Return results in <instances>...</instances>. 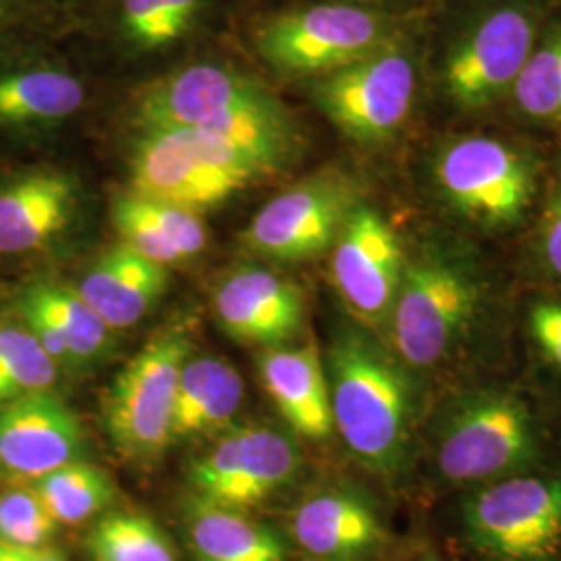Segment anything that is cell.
<instances>
[{
	"label": "cell",
	"mask_w": 561,
	"mask_h": 561,
	"mask_svg": "<svg viewBox=\"0 0 561 561\" xmlns=\"http://www.w3.org/2000/svg\"><path fill=\"white\" fill-rule=\"evenodd\" d=\"M256 366L264 391L294 435L324 442L335 433L327 370L317 341L308 337L262 350Z\"/></svg>",
	"instance_id": "20"
},
{
	"label": "cell",
	"mask_w": 561,
	"mask_h": 561,
	"mask_svg": "<svg viewBox=\"0 0 561 561\" xmlns=\"http://www.w3.org/2000/svg\"><path fill=\"white\" fill-rule=\"evenodd\" d=\"M59 526L32 486L23 484L0 493V541L21 547H48L57 537Z\"/></svg>",
	"instance_id": "31"
},
{
	"label": "cell",
	"mask_w": 561,
	"mask_h": 561,
	"mask_svg": "<svg viewBox=\"0 0 561 561\" xmlns=\"http://www.w3.org/2000/svg\"><path fill=\"white\" fill-rule=\"evenodd\" d=\"M419 62L401 38L340 71L308 81V99L341 136L360 146L393 140L412 117Z\"/></svg>",
	"instance_id": "9"
},
{
	"label": "cell",
	"mask_w": 561,
	"mask_h": 561,
	"mask_svg": "<svg viewBox=\"0 0 561 561\" xmlns=\"http://www.w3.org/2000/svg\"><path fill=\"white\" fill-rule=\"evenodd\" d=\"M433 183L463 221L489 231L524 221L539 194V169L514 141L497 136H460L437 148Z\"/></svg>",
	"instance_id": "7"
},
{
	"label": "cell",
	"mask_w": 561,
	"mask_h": 561,
	"mask_svg": "<svg viewBox=\"0 0 561 561\" xmlns=\"http://www.w3.org/2000/svg\"><path fill=\"white\" fill-rule=\"evenodd\" d=\"M190 356L187 335L169 329L148 341L111 382L102 400V422L123 458L157 460L173 443L181 368Z\"/></svg>",
	"instance_id": "11"
},
{
	"label": "cell",
	"mask_w": 561,
	"mask_h": 561,
	"mask_svg": "<svg viewBox=\"0 0 561 561\" xmlns=\"http://www.w3.org/2000/svg\"><path fill=\"white\" fill-rule=\"evenodd\" d=\"M400 38L387 11L317 2L264 15L250 30L262 65L283 80H319Z\"/></svg>",
	"instance_id": "5"
},
{
	"label": "cell",
	"mask_w": 561,
	"mask_h": 561,
	"mask_svg": "<svg viewBox=\"0 0 561 561\" xmlns=\"http://www.w3.org/2000/svg\"><path fill=\"white\" fill-rule=\"evenodd\" d=\"M541 454V428L518 393L484 387L451 401L437 428L435 466L451 484H486L520 474Z\"/></svg>",
	"instance_id": "6"
},
{
	"label": "cell",
	"mask_w": 561,
	"mask_h": 561,
	"mask_svg": "<svg viewBox=\"0 0 561 561\" xmlns=\"http://www.w3.org/2000/svg\"><path fill=\"white\" fill-rule=\"evenodd\" d=\"M85 460V433L78 414L53 391L0 405V474L32 484L67 463Z\"/></svg>",
	"instance_id": "17"
},
{
	"label": "cell",
	"mask_w": 561,
	"mask_h": 561,
	"mask_svg": "<svg viewBox=\"0 0 561 561\" xmlns=\"http://www.w3.org/2000/svg\"><path fill=\"white\" fill-rule=\"evenodd\" d=\"M94 561H178L175 545L152 518L140 512H104L85 537Z\"/></svg>",
	"instance_id": "29"
},
{
	"label": "cell",
	"mask_w": 561,
	"mask_h": 561,
	"mask_svg": "<svg viewBox=\"0 0 561 561\" xmlns=\"http://www.w3.org/2000/svg\"><path fill=\"white\" fill-rule=\"evenodd\" d=\"M46 15L36 0H0V50L41 41L36 32Z\"/></svg>",
	"instance_id": "33"
},
{
	"label": "cell",
	"mask_w": 561,
	"mask_h": 561,
	"mask_svg": "<svg viewBox=\"0 0 561 561\" xmlns=\"http://www.w3.org/2000/svg\"><path fill=\"white\" fill-rule=\"evenodd\" d=\"M213 0H113L111 42L125 60L161 59L192 41Z\"/></svg>",
	"instance_id": "24"
},
{
	"label": "cell",
	"mask_w": 561,
	"mask_h": 561,
	"mask_svg": "<svg viewBox=\"0 0 561 561\" xmlns=\"http://www.w3.org/2000/svg\"><path fill=\"white\" fill-rule=\"evenodd\" d=\"M41 4L44 11L53 13V11H59V9H73V7H80L83 2H90V0H36Z\"/></svg>",
	"instance_id": "36"
},
{
	"label": "cell",
	"mask_w": 561,
	"mask_h": 561,
	"mask_svg": "<svg viewBox=\"0 0 561 561\" xmlns=\"http://www.w3.org/2000/svg\"><path fill=\"white\" fill-rule=\"evenodd\" d=\"M183 530L198 561H287L279 533L240 507L202 500L183 503Z\"/></svg>",
	"instance_id": "26"
},
{
	"label": "cell",
	"mask_w": 561,
	"mask_h": 561,
	"mask_svg": "<svg viewBox=\"0 0 561 561\" xmlns=\"http://www.w3.org/2000/svg\"><path fill=\"white\" fill-rule=\"evenodd\" d=\"M88 81L42 41L0 50V144L34 148L85 113Z\"/></svg>",
	"instance_id": "12"
},
{
	"label": "cell",
	"mask_w": 561,
	"mask_h": 561,
	"mask_svg": "<svg viewBox=\"0 0 561 561\" xmlns=\"http://www.w3.org/2000/svg\"><path fill=\"white\" fill-rule=\"evenodd\" d=\"M337 2H347V4H358V7H366V9L385 11L387 7H393V4H400V2H410V0H337Z\"/></svg>",
	"instance_id": "37"
},
{
	"label": "cell",
	"mask_w": 561,
	"mask_h": 561,
	"mask_svg": "<svg viewBox=\"0 0 561 561\" xmlns=\"http://www.w3.org/2000/svg\"><path fill=\"white\" fill-rule=\"evenodd\" d=\"M405 259L391 222L360 202L331 248V279L364 327L387 329Z\"/></svg>",
	"instance_id": "15"
},
{
	"label": "cell",
	"mask_w": 561,
	"mask_h": 561,
	"mask_svg": "<svg viewBox=\"0 0 561 561\" xmlns=\"http://www.w3.org/2000/svg\"><path fill=\"white\" fill-rule=\"evenodd\" d=\"M215 317L227 337L262 350L300 337L304 294L300 285L259 264L238 266L215 289Z\"/></svg>",
	"instance_id": "18"
},
{
	"label": "cell",
	"mask_w": 561,
	"mask_h": 561,
	"mask_svg": "<svg viewBox=\"0 0 561 561\" xmlns=\"http://www.w3.org/2000/svg\"><path fill=\"white\" fill-rule=\"evenodd\" d=\"M15 310L44 352L65 368L94 366L115 350V331L71 285L32 280L21 289Z\"/></svg>",
	"instance_id": "19"
},
{
	"label": "cell",
	"mask_w": 561,
	"mask_h": 561,
	"mask_svg": "<svg viewBox=\"0 0 561 561\" xmlns=\"http://www.w3.org/2000/svg\"><path fill=\"white\" fill-rule=\"evenodd\" d=\"M111 222L121 243L167 268L198 259L208 243L202 215L141 198L127 187L111 201Z\"/></svg>",
	"instance_id": "23"
},
{
	"label": "cell",
	"mask_w": 561,
	"mask_h": 561,
	"mask_svg": "<svg viewBox=\"0 0 561 561\" xmlns=\"http://www.w3.org/2000/svg\"><path fill=\"white\" fill-rule=\"evenodd\" d=\"M358 204L352 178L333 169L314 173L266 202L243 229L241 243L264 261H314L331 252Z\"/></svg>",
	"instance_id": "13"
},
{
	"label": "cell",
	"mask_w": 561,
	"mask_h": 561,
	"mask_svg": "<svg viewBox=\"0 0 561 561\" xmlns=\"http://www.w3.org/2000/svg\"><path fill=\"white\" fill-rule=\"evenodd\" d=\"M419 561H439V560H437V558H435V556H424V558H422V560H419Z\"/></svg>",
	"instance_id": "38"
},
{
	"label": "cell",
	"mask_w": 561,
	"mask_h": 561,
	"mask_svg": "<svg viewBox=\"0 0 561 561\" xmlns=\"http://www.w3.org/2000/svg\"><path fill=\"white\" fill-rule=\"evenodd\" d=\"M277 175L275 167L219 134L192 127L146 129L136 131L129 150L127 190L204 215Z\"/></svg>",
	"instance_id": "3"
},
{
	"label": "cell",
	"mask_w": 561,
	"mask_h": 561,
	"mask_svg": "<svg viewBox=\"0 0 561 561\" xmlns=\"http://www.w3.org/2000/svg\"><path fill=\"white\" fill-rule=\"evenodd\" d=\"M59 524H81L102 516L115 502V484L90 461L67 463L27 484Z\"/></svg>",
	"instance_id": "27"
},
{
	"label": "cell",
	"mask_w": 561,
	"mask_h": 561,
	"mask_svg": "<svg viewBox=\"0 0 561 561\" xmlns=\"http://www.w3.org/2000/svg\"><path fill=\"white\" fill-rule=\"evenodd\" d=\"M57 377L59 364L23 322L0 324V405L30 393L53 391Z\"/></svg>",
	"instance_id": "30"
},
{
	"label": "cell",
	"mask_w": 561,
	"mask_h": 561,
	"mask_svg": "<svg viewBox=\"0 0 561 561\" xmlns=\"http://www.w3.org/2000/svg\"><path fill=\"white\" fill-rule=\"evenodd\" d=\"M83 213L80 178L60 167L21 169L0 180V256L57 245Z\"/></svg>",
	"instance_id": "16"
},
{
	"label": "cell",
	"mask_w": 561,
	"mask_h": 561,
	"mask_svg": "<svg viewBox=\"0 0 561 561\" xmlns=\"http://www.w3.org/2000/svg\"><path fill=\"white\" fill-rule=\"evenodd\" d=\"M528 333L542 358L561 373V298H541L530 306Z\"/></svg>",
	"instance_id": "32"
},
{
	"label": "cell",
	"mask_w": 561,
	"mask_h": 561,
	"mask_svg": "<svg viewBox=\"0 0 561 561\" xmlns=\"http://www.w3.org/2000/svg\"><path fill=\"white\" fill-rule=\"evenodd\" d=\"M507 96L524 119L561 127V21L541 30Z\"/></svg>",
	"instance_id": "28"
},
{
	"label": "cell",
	"mask_w": 561,
	"mask_h": 561,
	"mask_svg": "<svg viewBox=\"0 0 561 561\" xmlns=\"http://www.w3.org/2000/svg\"><path fill=\"white\" fill-rule=\"evenodd\" d=\"M324 370L333 426L350 454L379 477H400L419 408L412 370L362 322H345L333 333Z\"/></svg>",
	"instance_id": "2"
},
{
	"label": "cell",
	"mask_w": 561,
	"mask_h": 561,
	"mask_svg": "<svg viewBox=\"0 0 561 561\" xmlns=\"http://www.w3.org/2000/svg\"><path fill=\"white\" fill-rule=\"evenodd\" d=\"M296 437L275 426H231L187 468L192 493L208 502L252 507L271 500L301 474Z\"/></svg>",
	"instance_id": "14"
},
{
	"label": "cell",
	"mask_w": 561,
	"mask_h": 561,
	"mask_svg": "<svg viewBox=\"0 0 561 561\" xmlns=\"http://www.w3.org/2000/svg\"><path fill=\"white\" fill-rule=\"evenodd\" d=\"M245 396V385L231 362L201 356L181 368L173 412V443L198 442L231 428Z\"/></svg>",
	"instance_id": "25"
},
{
	"label": "cell",
	"mask_w": 561,
	"mask_h": 561,
	"mask_svg": "<svg viewBox=\"0 0 561 561\" xmlns=\"http://www.w3.org/2000/svg\"><path fill=\"white\" fill-rule=\"evenodd\" d=\"M539 34L541 15L530 0L479 7L445 46L439 81L447 101L477 111L507 96Z\"/></svg>",
	"instance_id": "8"
},
{
	"label": "cell",
	"mask_w": 561,
	"mask_h": 561,
	"mask_svg": "<svg viewBox=\"0 0 561 561\" xmlns=\"http://www.w3.org/2000/svg\"><path fill=\"white\" fill-rule=\"evenodd\" d=\"M539 252L542 262L561 280V162L551 181V190L539 225Z\"/></svg>",
	"instance_id": "34"
},
{
	"label": "cell",
	"mask_w": 561,
	"mask_h": 561,
	"mask_svg": "<svg viewBox=\"0 0 561 561\" xmlns=\"http://www.w3.org/2000/svg\"><path fill=\"white\" fill-rule=\"evenodd\" d=\"M486 285L477 264L442 245L405 259L385 333L410 370L447 360L479 321Z\"/></svg>",
	"instance_id": "4"
},
{
	"label": "cell",
	"mask_w": 561,
	"mask_h": 561,
	"mask_svg": "<svg viewBox=\"0 0 561 561\" xmlns=\"http://www.w3.org/2000/svg\"><path fill=\"white\" fill-rule=\"evenodd\" d=\"M127 119L134 131L192 127L219 134L279 173L304 150L294 111L266 81L229 60H194L144 85Z\"/></svg>",
	"instance_id": "1"
},
{
	"label": "cell",
	"mask_w": 561,
	"mask_h": 561,
	"mask_svg": "<svg viewBox=\"0 0 561 561\" xmlns=\"http://www.w3.org/2000/svg\"><path fill=\"white\" fill-rule=\"evenodd\" d=\"M461 528L484 560H560L561 477L512 474L477 486L461 505Z\"/></svg>",
	"instance_id": "10"
},
{
	"label": "cell",
	"mask_w": 561,
	"mask_h": 561,
	"mask_svg": "<svg viewBox=\"0 0 561 561\" xmlns=\"http://www.w3.org/2000/svg\"><path fill=\"white\" fill-rule=\"evenodd\" d=\"M294 539L321 561H360L387 542L375 503L352 489H322L294 512Z\"/></svg>",
	"instance_id": "21"
},
{
	"label": "cell",
	"mask_w": 561,
	"mask_h": 561,
	"mask_svg": "<svg viewBox=\"0 0 561 561\" xmlns=\"http://www.w3.org/2000/svg\"><path fill=\"white\" fill-rule=\"evenodd\" d=\"M73 287L113 331H123L157 308L169 287V268L119 241L102 252Z\"/></svg>",
	"instance_id": "22"
},
{
	"label": "cell",
	"mask_w": 561,
	"mask_h": 561,
	"mask_svg": "<svg viewBox=\"0 0 561 561\" xmlns=\"http://www.w3.org/2000/svg\"><path fill=\"white\" fill-rule=\"evenodd\" d=\"M0 561H67L55 547H21L0 541Z\"/></svg>",
	"instance_id": "35"
}]
</instances>
